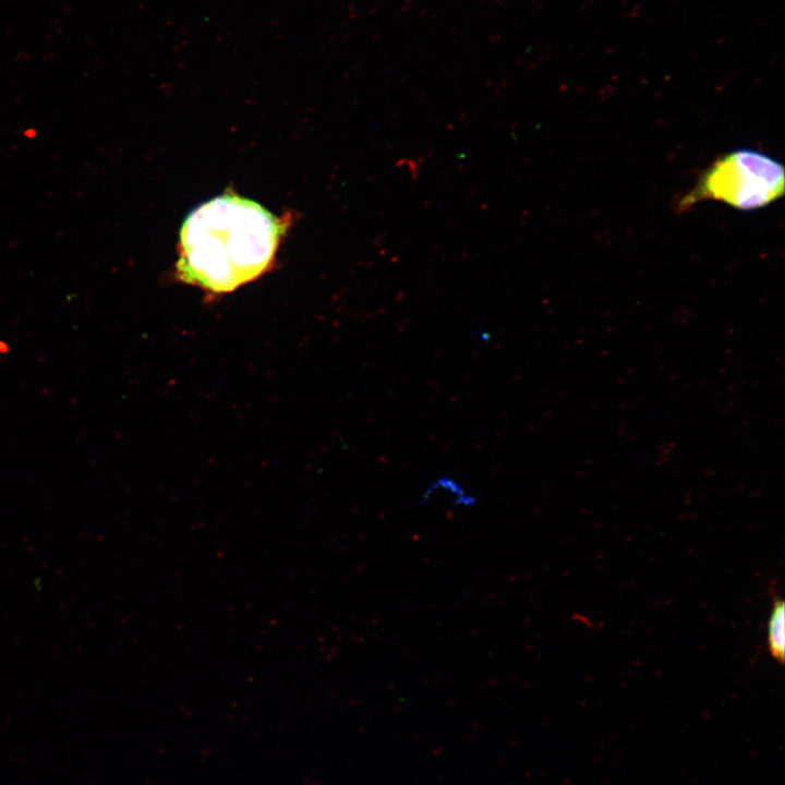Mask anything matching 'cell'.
Segmentation results:
<instances>
[{"label":"cell","mask_w":785,"mask_h":785,"mask_svg":"<svg viewBox=\"0 0 785 785\" xmlns=\"http://www.w3.org/2000/svg\"><path fill=\"white\" fill-rule=\"evenodd\" d=\"M436 491H443L454 497L455 505L471 507L475 504V498L468 494L458 482L450 478H438L424 491L422 499L427 500V498H430Z\"/></svg>","instance_id":"cell-4"},{"label":"cell","mask_w":785,"mask_h":785,"mask_svg":"<svg viewBox=\"0 0 785 785\" xmlns=\"http://www.w3.org/2000/svg\"><path fill=\"white\" fill-rule=\"evenodd\" d=\"M768 648L772 657L780 664L785 656V603L775 596L768 621Z\"/></svg>","instance_id":"cell-3"},{"label":"cell","mask_w":785,"mask_h":785,"mask_svg":"<svg viewBox=\"0 0 785 785\" xmlns=\"http://www.w3.org/2000/svg\"><path fill=\"white\" fill-rule=\"evenodd\" d=\"M285 229L254 201L233 193L212 198L181 227L177 277L213 293L231 292L269 268Z\"/></svg>","instance_id":"cell-1"},{"label":"cell","mask_w":785,"mask_h":785,"mask_svg":"<svg viewBox=\"0 0 785 785\" xmlns=\"http://www.w3.org/2000/svg\"><path fill=\"white\" fill-rule=\"evenodd\" d=\"M785 171L775 158L750 148L732 150L714 160L679 201L687 209L701 201L722 202L735 209L765 207L784 194Z\"/></svg>","instance_id":"cell-2"}]
</instances>
